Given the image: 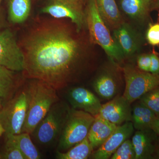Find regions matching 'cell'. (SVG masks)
Instances as JSON below:
<instances>
[{"mask_svg":"<svg viewBox=\"0 0 159 159\" xmlns=\"http://www.w3.org/2000/svg\"><path fill=\"white\" fill-rule=\"evenodd\" d=\"M81 33L59 20L33 27L20 45L25 57L24 77L42 80L56 90L79 82L91 61Z\"/></svg>","mask_w":159,"mask_h":159,"instance_id":"1","label":"cell"},{"mask_svg":"<svg viewBox=\"0 0 159 159\" xmlns=\"http://www.w3.org/2000/svg\"><path fill=\"white\" fill-rule=\"evenodd\" d=\"M26 84L29 104L25 123L21 133L30 135L52 106L59 101L57 90L42 80L29 79Z\"/></svg>","mask_w":159,"mask_h":159,"instance_id":"2","label":"cell"},{"mask_svg":"<svg viewBox=\"0 0 159 159\" xmlns=\"http://www.w3.org/2000/svg\"><path fill=\"white\" fill-rule=\"evenodd\" d=\"M86 23L91 43L101 47L111 61L118 64L125 58L115 42L110 29L99 14L96 0H87L85 4Z\"/></svg>","mask_w":159,"mask_h":159,"instance_id":"3","label":"cell"},{"mask_svg":"<svg viewBox=\"0 0 159 159\" xmlns=\"http://www.w3.org/2000/svg\"><path fill=\"white\" fill-rule=\"evenodd\" d=\"M70 109L60 100L52 106L31 134L39 144L47 146L58 143Z\"/></svg>","mask_w":159,"mask_h":159,"instance_id":"4","label":"cell"},{"mask_svg":"<svg viewBox=\"0 0 159 159\" xmlns=\"http://www.w3.org/2000/svg\"><path fill=\"white\" fill-rule=\"evenodd\" d=\"M95 117L80 110L71 108L57 143V151L65 152L88 137Z\"/></svg>","mask_w":159,"mask_h":159,"instance_id":"5","label":"cell"},{"mask_svg":"<svg viewBox=\"0 0 159 159\" xmlns=\"http://www.w3.org/2000/svg\"><path fill=\"white\" fill-rule=\"evenodd\" d=\"M29 99L26 84L0 111V122L6 136L21 132L28 111Z\"/></svg>","mask_w":159,"mask_h":159,"instance_id":"6","label":"cell"},{"mask_svg":"<svg viewBox=\"0 0 159 159\" xmlns=\"http://www.w3.org/2000/svg\"><path fill=\"white\" fill-rule=\"evenodd\" d=\"M125 87L123 97L132 103L148 91L159 86V75L144 72L127 64L122 69Z\"/></svg>","mask_w":159,"mask_h":159,"instance_id":"7","label":"cell"},{"mask_svg":"<svg viewBox=\"0 0 159 159\" xmlns=\"http://www.w3.org/2000/svg\"><path fill=\"white\" fill-rule=\"evenodd\" d=\"M0 66L14 72H23L24 53L11 29L0 31Z\"/></svg>","mask_w":159,"mask_h":159,"instance_id":"8","label":"cell"},{"mask_svg":"<svg viewBox=\"0 0 159 159\" xmlns=\"http://www.w3.org/2000/svg\"><path fill=\"white\" fill-rule=\"evenodd\" d=\"M111 62L101 69L93 83L94 90L99 97L106 100H111L119 95L122 87L119 66Z\"/></svg>","mask_w":159,"mask_h":159,"instance_id":"9","label":"cell"},{"mask_svg":"<svg viewBox=\"0 0 159 159\" xmlns=\"http://www.w3.org/2000/svg\"><path fill=\"white\" fill-rule=\"evenodd\" d=\"M57 19H68L78 32L87 29L84 9H80L61 0H48L41 10Z\"/></svg>","mask_w":159,"mask_h":159,"instance_id":"10","label":"cell"},{"mask_svg":"<svg viewBox=\"0 0 159 159\" xmlns=\"http://www.w3.org/2000/svg\"><path fill=\"white\" fill-rule=\"evenodd\" d=\"M112 36L125 58L138 52L143 43L141 34L124 21L113 31Z\"/></svg>","mask_w":159,"mask_h":159,"instance_id":"11","label":"cell"},{"mask_svg":"<svg viewBox=\"0 0 159 159\" xmlns=\"http://www.w3.org/2000/svg\"><path fill=\"white\" fill-rule=\"evenodd\" d=\"M123 95H118L102 104L99 116L115 125H120L132 121V107Z\"/></svg>","mask_w":159,"mask_h":159,"instance_id":"12","label":"cell"},{"mask_svg":"<svg viewBox=\"0 0 159 159\" xmlns=\"http://www.w3.org/2000/svg\"><path fill=\"white\" fill-rule=\"evenodd\" d=\"M134 129L131 121L118 125L106 141L96 151L93 152L90 157L94 159L110 158L117 148L124 141L129 139L133 133Z\"/></svg>","mask_w":159,"mask_h":159,"instance_id":"13","label":"cell"},{"mask_svg":"<svg viewBox=\"0 0 159 159\" xmlns=\"http://www.w3.org/2000/svg\"><path fill=\"white\" fill-rule=\"evenodd\" d=\"M67 99L72 108L84 111L94 117L99 115L102 107L99 98L95 94L81 87L70 89Z\"/></svg>","mask_w":159,"mask_h":159,"instance_id":"14","label":"cell"},{"mask_svg":"<svg viewBox=\"0 0 159 159\" xmlns=\"http://www.w3.org/2000/svg\"><path fill=\"white\" fill-rule=\"evenodd\" d=\"M158 137L151 129L137 130L131 140L135 159H154Z\"/></svg>","mask_w":159,"mask_h":159,"instance_id":"15","label":"cell"},{"mask_svg":"<svg viewBox=\"0 0 159 159\" xmlns=\"http://www.w3.org/2000/svg\"><path fill=\"white\" fill-rule=\"evenodd\" d=\"M152 0H120V9L127 16L139 24L149 21Z\"/></svg>","mask_w":159,"mask_h":159,"instance_id":"16","label":"cell"},{"mask_svg":"<svg viewBox=\"0 0 159 159\" xmlns=\"http://www.w3.org/2000/svg\"><path fill=\"white\" fill-rule=\"evenodd\" d=\"M117 126L99 115L96 116L88 135V139L93 149L98 148L102 145L116 130Z\"/></svg>","mask_w":159,"mask_h":159,"instance_id":"17","label":"cell"},{"mask_svg":"<svg viewBox=\"0 0 159 159\" xmlns=\"http://www.w3.org/2000/svg\"><path fill=\"white\" fill-rule=\"evenodd\" d=\"M99 14L109 29L113 31L124 21L116 0H96Z\"/></svg>","mask_w":159,"mask_h":159,"instance_id":"18","label":"cell"},{"mask_svg":"<svg viewBox=\"0 0 159 159\" xmlns=\"http://www.w3.org/2000/svg\"><path fill=\"white\" fill-rule=\"evenodd\" d=\"M150 109L140 102H136L132 107V122L137 130L151 129L154 121L157 118Z\"/></svg>","mask_w":159,"mask_h":159,"instance_id":"19","label":"cell"},{"mask_svg":"<svg viewBox=\"0 0 159 159\" xmlns=\"http://www.w3.org/2000/svg\"><path fill=\"white\" fill-rule=\"evenodd\" d=\"M32 0H8V19L12 24H21L29 18Z\"/></svg>","mask_w":159,"mask_h":159,"instance_id":"20","label":"cell"},{"mask_svg":"<svg viewBox=\"0 0 159 159\" xmlns=\"http://www.w3.org/2000/svg\"><path fill=\"white\" fill-rule=\"evenodd\" d=\"M15 72L0 66V98L10 99L16 93L20 84Z\"/></svg>","mask_w":159,"mask_h":159,"instance_id":"21","label":"cell"},{"mask_svg":"<svg viewBox=\"0 0 159 159\" xmlns=\"http://www.w3.org/2000/svg\"><path fill=\"white\" fill-rule=\"evenodd\" d=\"M21 151L25 159H39L41 156L33 144L30 134L27 133H21L15 135H9Z\"/></svg>","mask_w":159,"mask_h":159,"instance_id":"22","label":"cell"},{"mask_svg":"<svg viewBox=\"0 0 159 159\" xmlns=\"http://www.w3.org/2000/svg\"><path fill=\"white\" fill-rule=\"evenodd\" d=\"M93 150L87 137L65 152L57 151L55 157L57 159H87L90 157Z\"/></svg>","mask_w":159,"mask_h":159,"instance_id":"23","label":"cell"},{"mask_svg":"<svg viewBox=\"0 0 159 159\" xmlns=\"http://www.w3.org/2000/svg\"><path fill=\"white\" fill-rule=\"evenodd\" d=\"M139 100L159 118V86L144 94Z\"/></svg>","mask_w":159,"mask_h":159,"instance_id":"24","label":"cell"},{"mask_svg":"<svg viewBox=\"0 0 159 159\" xmlns=\"http://www.w3.org/2000/svg\"><path fill=\"white\" fill-rule=\"evenodd\" d=\"M5 148L0 153V159H25L15 143L9 137H6Z\"/></svg>","mask_w":159,"mask_h":159,"instance_id":"25","label":"cell"},{"mask_svg":"<svg viewBox=\"0 0 159 159\" xmlns=\"http://www.w3.org/2000/svg\"><path fill=\"white\" fill-rule=\"evenodd\" d=\"M111 159H135V152L131 140L127 139L111 157Z\"/></svg>","mask_w":159,"mask_h":159,"instance_id":"26","label":"cell"},{"mask_svg":"<svg viewBox=\"0 0 159 159\" xmlns=\"http://www.w3.org/2000/svg\"><path fill=\"white\" fill-rule=\"evenodd\" d=\"M145 39L146 42L150 45L153 47H159V19L156 22H150L148 23L145 33Z\"/></svg>","mask_w":159,"mask_h":159,"instance_id":"27","label":"cell"},{"mask_svg":"<svg viewBox=\"0 0 159 159\" xmlns=\"http://www.w3.org/2000/svg\"><path fill=\"white\" fill-rule=\"evenodd\" d=\"M137 67L141 70L150 72L151 63L150 52L142 53L138 55L137 58Z\"/></svg>","mask_w":159,"mask_h":159,"instance_id":"28","label":"cell"},{"mask_svg":"<svg viewBox=\"0 0 159 159\" xmlns=\"http://www.w3.org/2000/svg\"><path fill=\"white\" fill-rule=\"evenodd\" d=\"M150 52L151 59L150 73L159 75V53L154 49Z\"/></svg>","mask_w":159,"mask_h":159,"instance_id":"29","label":"cell"},{"mask_svg":"<svg viewBox=\"0 0 159 159\" xmlns=\"http://www.w3.org/2000/svg\"><path fill=\"white\" fill-rule=\"evenodd\" d=\"M73 5L80 9H84V5L82 0H61Z\"/></svg>","mask_w":159,"mask_h":159,"instance_id":"30","label":"cell"},{"mask_svg":"<svg viewBox=\"0 0 159 159\" xmlns=\"http://www.w3.org/2000/svg\"><path fill=\"white\" fill-rule=\"evenodd\" d=\"M151 129L155 132L159 136V118H157L152 123Z\"/></svg>","mask_w":159,"mask_h":159,"instance_id":"31","label":"cell"},{"mask_svg":"<svg viewBox=\"0 0 159 159\" xmlns=\"http://www.w3.org/2000/svg\"><path fill=\"white\" fill-rule=\"evenodd\" d=\"M151 10L152 11L157 10L159 12V0H152Z\"/></svg>","mask_w":159,"mask_h":159,"instance_id":"32","label":"cell"},{"mask_svg":"<svg viewBox=\"0 0 159 159\" xmlns=\"http://www.w3.org/2000/svg\"><path fill=\"white\" fill-rule=\"evenodd\" d=\"M154 159H159V136L157 140L156 145L155 151L154 155Z\"/></svg>","mask_w":159,"mask_h":159,"instance_id":"33","label":"cell"},{"mask_svg":"<svg viewBox=\"0 0 159 159\" xmlns=\"http://www.w3.org/2000/svg\"><path fill=\"white\" fill-rule=\"evenodd\" d=\"M4 24V17L2 11L0 8V31L2 28Z\"/></svg>","mask_w":159,"mask_h":159,"instance_id":"34","label":"cell"},{"mask_svg":"<svg viewBox=\"0 0 159 159\" xmlns=\"http://www.w3.org/2000/svg\"><path fill=\"white\" fill-rule=\"evenodd\" d=\"M4 133H5V129L2 123L0 122V137Z\"/></svg>","mask_w":159,"mask_h":159,"instance_id":"35","label":"cell"},{"mask_svg":"<svg viewBox=\"0 0 159 159\" xmlns=\"http://www.w3.org/2000/svg\"><path fill=\"white\" fill-rule=\"evenodd\" d=\"M87 1V0H82L84 4V6H85V4L86 2Z\"/></svg>","mask_w":159,"mask_h":159,"instance_id":"36","label":"cell"},{"mask_svg":"<svg viewBox=\"0 0 159 159\" xmlns=\"http://www.w3.org/2000/svg\"><path fill=\"white\" fill-rule=\"evenodd\" d=\"M2 108V104H1V102H0V111H1Z\"/></svg>","mask_w":159,"mask_h":159,"instance_id":"37","label":"cell"},{"mask_svg":"<svg viewBox=\"0 0 159 159\" xmlns=\"http://www.w3.org/2000/svg\"><path fill=\"white\" fill-rule=\"evenodd\" d=\"M2 0H0V4H1V2H2Z\"/></svg>","mask_w":159,"mask_h":159,"instance_id":"38","label":"cell"}]
</instances>
